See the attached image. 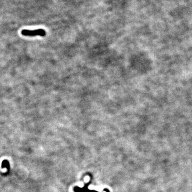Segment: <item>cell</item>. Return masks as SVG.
<instances>
[{"label": "cell", "mask_w": 192, "mask_h": 192, "mask_svg": "<svg viewBox=\"0 0 192 192\" xmlns=\"http://www.w3.org/2000/svg\"><path fill=\"white\" fill-rule=\"evenodd\" d=\"M22 35L26 36H45L46 35V32L43 29H38L35 30H23L22 31Z\"/></svg>", "instance_id": "cell-1"}, {"label": "cell", "mask_w": 192, "mask_h": 192, "mask_svg": "<svg viewBox=\"0 0 192 192\" xmlns=\"http://www.w3.org/2000/svg\"><path fill=\"white\" fill-rule=\"evenodd\" d=\"M2 167H6V168L8 169V170H9V169H10L9 162L7 160L3 161L2 163Z\"/></svg>", "instance_id": "cell-2"}]
</instances>
